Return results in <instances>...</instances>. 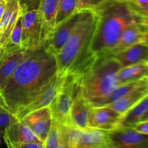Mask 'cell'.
Wrapping results in <instances>:
<instances>
[{
  "label": "cell",
  "mask_w": 148,
  "mask_h": 148,
  "mask_svg": "<svg viewBox=\"0 0 148 148\" xmlns=\"http://www.w3.org/2000/svg\"><path fill=\"white\" fill-rule=\"evenodd\" d=\"M56 73V58L45 45L27 51L25 57L0 92V95L7 108L16 116Z\"/></svg>",
  "instance_id": "1"
},
{
  "label": "cell",
  "mask_w": 148,
  "mask_h": 148,
  "mask_svg": "<svg viewBox=\"0 0 148 148\" xmlns=\"http://www.w3.org/2000/svg\"><path fill=\"white\" fill-rule=\"evenodd\" d=\"M92 11L98 20L90 44L91 55L95 59L112 57L126 27L141 18L134 14L126 1L119 0H100Z\"/></svg>",
  "instance_id": "2"
},
{
  "label": "cell",
  "mask_w": 148,
  "mask_h": 148,
  "mask_svg": "<svg viewBox=\"0 0 148 148\" xmlns=\"http://www.w3.org/2000/svg\"><path fill=\"white\" fill-rule=\"evenodd\" d=\"M92 10L81 12L80 17L64 47L55 56L57 74L78 76L95 61L90 49L98 23Z\"/></svg>",
  "instance_id": "3"
},
{
  "label": "cell",
  "mask_w": 148,
  "mask_h": 148,
  "mask_svg": "<svg viewBox=\"0 0 148 148\" xmlns=\"http://www.w3.org/2000/svg\"><path fill=\"white\" fill-rule=\"evenodd\" d=\"M121 68L114 57L99 58L82 73L75 76L90 106H95L119 86L118 72Z\"/></svg>",
  "instance_id": "4"
},
{
  "label": "cell",
  "mask_w": 148,
  "mask_h": 148,
  "mask_svg": "<svg viewBox=\"0 0 148 148\" xmlns=\"http://www.w3.org/2000/svg\"><path fill=\"white\" fill-rule=\"evenodd\" d=\"M75 84L76 79L75 77L72 75H66L62 89L49 106L52 119L64 127H70V108Z\"/></svg>",
  "instance_id": "5"
},
{
  "label": "cell",
  "mask_w": 148,
  "mask_h": 148,
  "mask_svg": "<svg viewBox=\"0 0 148 148\" xmlns=\"http://www.w3.org/2000/svg\"><path fill=\"white\" fill-rule=\"evenodd\" d=\"M70 148H114L108 132L96 129L77 130L66 127Z\"/></svg>",
  "instance_id": "6"
},
{
  "label": "cell",
  "mask_w": 148,
  "mask_h": 148,
  "mask_svg": "<svg viewBox=\"0 0 148 148\" xmlns=\"http://www.w3.org/2000/svg\"><path fill=\"white\" fill-rule=\"evenodd\" d=\"M66 77V75H60L56 73L50 81L41 88L35 99L16 114V117L19 119H22L33 111L49 106L62 89Z\"/></svg>",
  "instance_id": "7"
},
{
  "label": "cell",
  "mask_w": 148,
  "mask_h": 148,
  "mask_svg": "<svg viewBox=\"0 0 148 148\" xmlns=\"http://www.w3.org/2000/svg\"><path fill=\"white\" fill-rule=\"evenodd\" d=\"M41 21L39 10H31L22 15V47L33 51L40 46Z\"/></svg>",
  "instance_id": "8"
},
{
  "label": "cell",
  "mask_w": 148,
  "mask_h": 148,
  "mask_svg": "<svg viewBox=\"0 0 148 148\" xmlns=\"http://www.w3.org/2000/svg\"><path fill=\"white\" fill-rule=\"evenodd\" d=\"M108 136L114 148H148V134L131 127L119 126L108 132Z\"/></svg>",
  "instance_id": "9"
},
{
  "label": "cell",
  "mask_w": 148,
  "mask_h": 148,
  "mask_svg": "<svg viewBox=\"0 0 148 148\" xmlns=\"http://www.w3.org/2000/svg\"><path fill=\"white\" fill-rule=\"evenodd\" d=\"M80 14L81 12H76L67 19L55 26L47 41L44 44L46 49L51 53L56 56L60 52L77 23Z\"/></svg>",
  "instance_id": "10"
},
{
  "label": "cell",
  "mask_w": 148,
  "mask_h": 148,
  "mask_svg": "<svg viewBox=\"0 0 148 148\" xmlns=\"http://www.w3.org/2000/svg\"><path fill=\"white\" fill-rule=\"evenodd\" d=\"M123 115L107 106L90 107L88 127L110 132L120 126Z\"/></svg>",
  "instance_id": "11"
},
{
  "label": "cell",
  "mask_w": 148,
  "mask_h": 148,
  "mask_svg": "<svg viewBox=\"0 0 148 148\" xmlns=\"http://www.w3.org/2000/svg\"><path fill=\"white\" fill-rule=\"evenodd\" d=\"M75 77V76H74ZM76 79V78H75ZM90 106L84 97L76 79L73 100L70 108V127L77 130H88V116Z\"/></svg>",
  "instance_id": "12"
},
{
  "label": "cell",
  "mask_w": 148,
  "mask_h": 148,
  "mask_svg": "<svg viewBox=\"0 0 148 148\" xmlns=\"http://www.w3.org/2000/svg\"><path fill=\"white\" fill-rule=\"evenodd\" d=\"M36 137L44 143L50 130L52 116L49 107L36 110L22 119Z\"/></svg>",
  "instance_id": "13"
},
{
  "label": "cell",
  "mask_w": 148,
  "mask_h": 148,
  "mask_svg": "<svg viewBox=\"0 0 148 148\" xmlns=\"http://www.w3.org/2000/svg\"><path fill=\"white\" fill-rule=\"evenodd\" d=\"M59 0H41L38 10L41 21L40 46L44 45L56 26Z\"/></svg>",
  "instance_id": "14"
},
{
  "label": "cell",
  "mask_w": 148,
  "mask_h": 148,
  "mask_svg": "<svg viewBox=\"0 0 148 148\" xmlns=\"http://www.w3.org/2000/svg\"><path fill=\"white\" fill-rule=\"evenodd\" d=\"M2 137L4 142L43 144V142L36 137V134L22 119H18L13 122L6 130Z\"/></svg>",
  "instance_id": "15"
},
{
  "label": "cell",
  "mask_w": 148,
  "mask_h": 148,
  "mask_svg": "<svg viewBox=\"0 0 148 148\" xmlns=\"http://www.w3.org/2000/svg\"><path fill=\"white\" fill-rule=\"evenodd\" d=\"M20 15L18 0H7V4L0 20V46L3 47Z\"/></svg>",
  "instance_id": "16"
},
{
  "label": "cell",
  "mask_w": 148,
  "mask_h": 148,
  "mask_svg": "<svg viewBox=\"0 0 148 148\" xmlns=\"http://www.w3.org/2000/svg\"><path fill=\"white\" fill-rule=\"evenodd\" d=\"M145 26L140 24V21H134L129 25L123 32L118 44L112 52V56L137 43L144 42Z\"/></svg>",
  "instance_id": "17"
},
{
  "label": "cell",
  "mask_w": 148,
  "mask_h": 148,
  "mask_svg": "<svg viewBox=\"0 0 148 148\" xmlns=\"http://www.w3.org/2000/svg\"><path fill=\"white\" fill-rule=\"evenodd\" d=\"M112 57L119 63L121 67L148 62V46L145 42H141L116 53Z\"/></svg>",
  "instance_id": "18"
},
{
  "label": "cell",
  "mask_w": 148,
  "mask_h": 148,
  "mask_svg": "<svg viewBox=\"0 0 148 148\" xmlns=\"http://www.w3.org/2000/svg\"><path fill=\"white\" fill-rule=\"evenodd\" d=\"M147 95H148V80L145 83L141 85L122 98L104 106L112 108L121 115H124L127 111L132 108Z\"/></svg>",
  "instance_id": "19"
},
{
  "label": "cell",
  "mask_w": 148,
  "mask_h": 148,
  "mask_svg": "<svg viewBox=\"0 0 148 148\" xmlns=\"http://www.w3.org/2000/svg\"><path fill=\"white\" fill-rule=\"evenodd\" d=\"M27 53L24 49L7 53L0 65V92L8 82L10 78L23 62Z\"/></svg>",
  "instance_id": "20"
},
{
  "label": "cell",
  "mask_w": 148,
  "mask_h": 148,
  "mask_svg": "<svg viewBox=\"0 0 148 148\" xmlns=\"http://www.w3.org/2000/svg\"><path fill=\"white\" fill-rule=\"evenodd\" d=\"M44 148H70L66 127L52 119L50 130L43 143Z\"/></svg>",
  "instance_id": "21"
},
{
  "label": "cell",
  "mask_w": 148,
  "mask_h": 148,
  "mask_svg": "<svg viewBox=\"0 0 148 148\" xmlns=\"http://www.w3.org/2000/svg\"><path fill=\"white\" fill-rule=\"evenodd\" d=\"M148 77V62L135 64L121 67L118 72L120 85L136 82Z\"/></svg>",
  "instance_id": "22"
},
{
  "label": "cell",
  "mask_w": 148,
  "mask_h": 148,
  "mask_svg": "<svg viewBox=\"0 0 148 148\" xmlns=\"http://www.w3.org/2000/svg\"><path fill=\"white\" fill-rule=\"evenodd\" d=\"M148 109V95L140 100L132 108L127 111L123 115L120 122V126L131 127L133 124L139 122L141 120Z\"/></svg>",
  "instance_id": "23"
},
{
  "label": "cell",
  "mask_w": 148,
  "mask_h": 148,
  "mask_svg": "<svg viewBox=\"0 0 148 148\" xmlns=\"http://www.w3.org/2000/svg\"><path fill=\"white\" fill-rule=\"evenodd\" d=\"M146 82H147V77L143 78V79H140L138 81H136V82L120 85L107 98H106L105 99L102 100L100 102H98L94 107L104 106L107 105V104L111 103L114 102V101L124 97V95H126L129 92L134 90V89L138 88L139 86H140L143 84L145 83Z\"/></svg>",
  "instance_id": "24"
},
{
  "label": "cell",
  "mask_w": 148,
  "mask_h": 148,
  "mask_svg": "<svg viewBox=\"0 0 148 148\" xmlns=\"http://www.w3.org/2000/svg\"><path fill=\"white\" fill-rule=\"evenodd\" d=\"M22 15L20 14L17 19L16 24L3 48L7 53L17 51L23 49L22 47Z\"/></svg>",
  "instance_id": "25"
},
{
  "label": "cell",
  "mask_w": 148,
  "mask_h": 148,
  "mask_svg": "<svg viewBox=\"0 0 148 148\" xmlns=\"http://www.w3.org/2000/svg\"><path fill=\"white\" fill-rule=\"evenodd\" d=\"M76 4L77 0H64L59 4L56 15V25L76 12Z\"/></svg>",
  "instance_id": "26"
},
{
  "label": "cell",
  "mask_w": 148,
  "mask_h": 148,
  "mask_svg": "<svg viewBox=\"0 0 148 148\" xmlns=\"http://www.w3.org/2000/svg\"><path fill=\"white\" fill-rule=\"evenodd\" d=\"M4 104L1 95H0V134H3L6 130L12 124L13 122L18 120Z\"/></svg>",
  "instance_id": "27"
},
{
  "label": "cell",
  "mask_w": 148,
  "mask_h": 148,
  "mask_svg": "<svg viewBox=\"0 0 148 148\" xmlns=\"http://www.w3.org/2000/svg\"><path fill=\"white\" fill-rule=\"evenodd\" d=\"M126 2L137 17L143 18L148 15V0H127Z\"/></svg>",
  "instance_id": "28"
},
{
  "label": "cell",
  "mask_w": 148,
  "mask_h": 148,
  "mask_svg": "<svg viewBox=\"0 0 148 148\" xmlns=\"http://www.w3.org/2000/svg\"><path fill=\"white\" fill-rule=\"evenodd\" d=\"M40 1L41 0H18L20 14L23 15L27 12L38 10Z\"/></svg>",
  "instance_id": "29"
},
{
  "label": "cell",
  "mask_w": 148,
  "mask_h": 148,
  "mask_svg": "<svg viewBox=\"0 0 148 148\" xmlns=\"http://www.w3.org/2000/svg\"><path fill=\"white\" fill-rule=\"evenodd\" d=\"M100 0H77L75 12H83L92 10Z\"/></svg>",
  "instance_id": "30"
},
{
  "label": "cell",
  "mask_w": 148,
  "mask_h": 148,
  "mask_svg": "<svg viewBox=\"0 0 148 148\" xmlns=\"http://www.w3.org/2000/svg\"><path fill=\"white\" fill-rule=\"evenodd\" d=\"M7 148H44L43 144L40 143H14L4 142Z\"/></svg>",
  "instance_id": "31"
},
{
  "label": "cell",
  "mask_w": 148,
  "mask_h": 148,
  "mask_svg": "<svg viewBox=\"0 0 148 148\" xmlns=\"http://www.w3.org/2000/svg\"><path fill=\"white\" fill-rule=\"evenodd\" d=\"M129 127L134 129V130L139 132L148 134V119L139 121V122L136 123V124H133L131 127Z\"/></svg>",
  "instance_id": "32"
},
{
  "label": "cell",
  "mask_w": 148,
  "mask_h": 148,
  "mask_svg": "<svg viewBox=\"0 0 148 148\" xmlns=\"http://www.w3.org/2000/svg\"><path fill=\"white\" fill-rule=\"evenodd\" d=\"M6 4H7V0H0V20L5 10Z\"/></svg>",
  "instance_id": "33"
},
{
  "label": "cell",
  "mask_w": 148,
  "mask_h": 148,
  "mask_svg": "<svg viewBox=\"0 0 148 148\" xmlns=\"http://www.w3.org/2000/svg\"><path fill=\"white\" fill-rule=\"evenodd\" d=\"M7 54V52L5 51L4 49L1 46H0V65H1V62H2L3 59H4V56Z\"/></svg>",
  "instance_id": "34"
},
{
  "label": "cell",
  "mask_w": 148,
  "mask_h": 148,
  "mask_svg": "<svg viewBox=\"0 0 148 148\" xmlns=\"http://www.w3.org/2000/svg\"><path fill=\"white\" fill-rule=\"evenodd\" d=\"M140 23L143 25L145 26V27H148V15L140 19Z\"/></svg>",
  "instance_id": "35"
},
{
  "label": "cell",
  "mask_w": 148,
  "mask_h": 148,
  "mask_svg": "<svg viewBox=\"0 0 148 148\" xmlns=\"http://www.w3.org/2000/svg\"><path fill=\"white\" fill-rule=\"evenodd\" d=\"M144 42L148 46V27H145V33Z\"/></svg>",
  "instance_id": "36"
},
{
  "label": "cell",
  "mask_w": 148,
  "mask_h": 148,
  "mask_svg": "<svg viewBox=\"0 0 148 148\" xmlns=\"http://www.w3.org/2000/svg\"><path fill=\"white\" fill-rule=\"evenodd\" d=\"M147 119H148V109H147V111L145 112V114L144 115H143V116L142 117L141 120H140V121H145V120H147Z\"/></svg>",
  "instance_id": "37"
},
{
  "label": "cell",
  "mask_w": 148,
  "mask_h": 148,
  "mask_svg": "<svg viewBox=\"0 0 148 148\" xmlns=\"http://www.w3.org/2000/svg\"><path fill=\"white\" fill-rule=\"evenodd\" d=\"M1 137H2V134H0V145H1Z\"/></svg>",
  "instance_id": "38"
},
{
  "label": "cell",
  "mask_w": 148,
  "mask_h": 148,
  "mask_svg": "<svg viewBox=\"0 0 148 148\" xmlns=\"http://www.w3.org/2000/svg\"><path fill=\"white\" fill-rule=\"evenodd\" d=\"M64 0H59V4H60V3H62V1H64Z\"/></svg>",
  "instance_id": "39"
},
{
  "label": "cell",
  "mask_w": 148,
  "mask_h": 148,
  "mask_svg": "<svg viewBox=\"0 0 148 148\" xmlns=\"http://www.w3.org/2000/svg\"><path fill=\"white\" fill-rule=\"evenodd\" d=\"M119 1H127V0H119Z\"/></svg>",
  "instance_id": "40"
},
{
  "label": "cell",
  "mask_w": 148,
  "mask_h": 148,
  "mask_svg": "<svg viewBox=\"0 0 148 148\" xmlns=\"http://www.w3.org/2000/svg\"><path fill=\"white\" fill-rule=\"evenodd\" d=\"M147 80H148V77H147Z\"/></svg>",
  "instance_id": "41"
}]
</instances>
